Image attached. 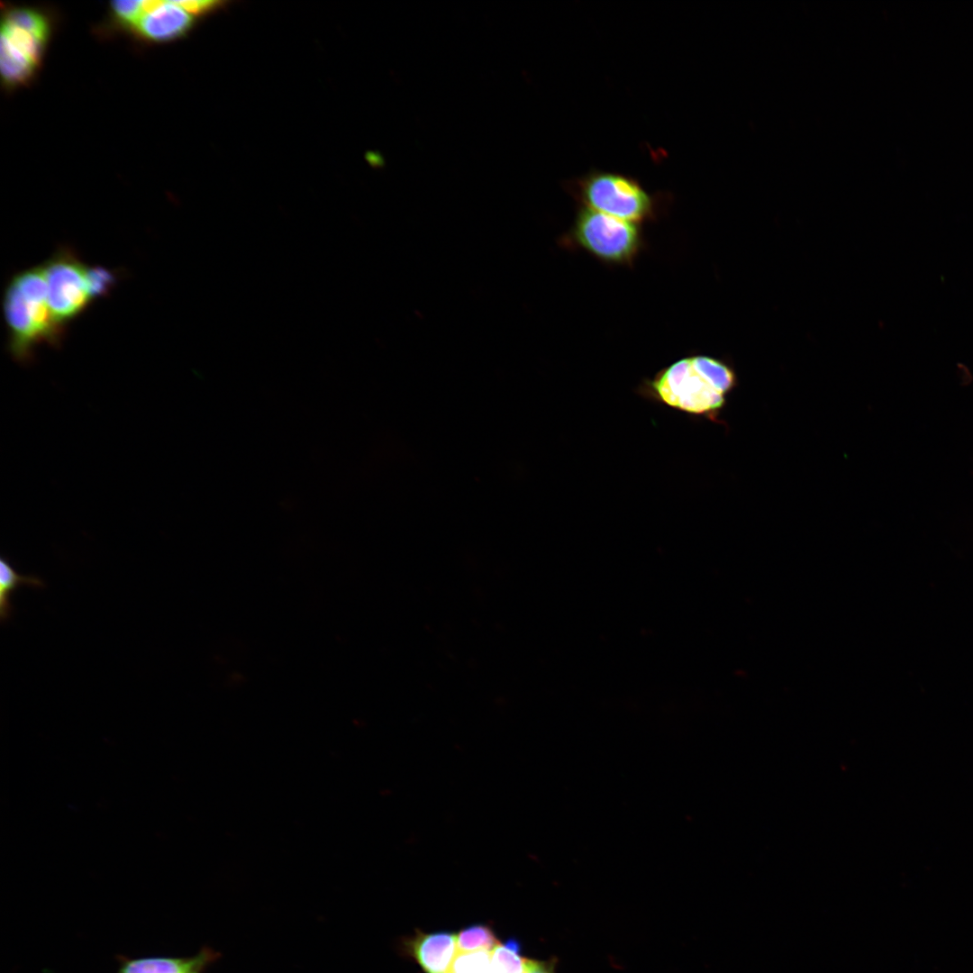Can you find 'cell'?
<instances>
[{"mask_svg": "<svg viewBox=\"0 0 973 973\" xmlns=\"http://www.w3.org/2000/svg\"><path fill=\"white\" fill-rule=\"evenodd\" d=\"M738 379L727 361L706 355L684 357L646 378L635 393L652 403L722 423L720 414Z\"/></svg>", "mask_w": 973, "mask_h": 973, "instance_id": "obj_1", "label": "cell"}, {"mask_svg": "<svg viewBox=\"0 0 973 973\" xmlns=\"http://www.w3.org/2000/svg\"><path fill=\"white\" fill-rule=\"evenodd\" d=\"M3 309L9 333L8 349L14 359L30 361L35 346L59 345L65 327L54 318L48 303L43 265L14 275L4 295Z\"/></svg>", "mask_w": 973, "mask_h": 973, "instance_id": "obj_2", "label": "cell"}, {"mask_svg": "<svg viewBox=\"0 0 973 973\" xmlns=\"http://www.w3.org/2000/svg\"><path fill=\"white\" fill-rule=\"evenodd\" d=\"M569 237L594 257L614 264L632 262L641 247L637 223L586 206L578 211Z\"/></svg>", "mask_w": 973, "mask_h": 973, "instance_id": "obj_3", "label": "cell"}, {"mask_svg": "<svg viewBox=\"0 0 973 973\" xmlns=\"http://www.w3.org/2000/svg\"><path fill=\"white\" fill-rule=\"evenodd\" d=\"M583 206L640 223L654 214L655 201L638 181L610 172H593L577 181Z\"/></svg>", "mask_w": 973, "mask_h": 973, "instance_id": "obj_4", "label": "cell"}, {"mask_svg": "<svg viewBox=\"0 0 973 973\" xmlns=\"http://www.w3.org/2000/svg\"><path fill=\"white\" fill-rule=\"evenodd\" d=\"M48 303L56 321L65 327L93 301L87 286V266L66 248L43 264Z\"/></svg>", "mask_w": 973, "mask_h": 973, "instance_id": "obj_5", "label": "cell"}, {"mask_svg": "<svg viewBox=\"0 0 973 973\" xmlns=\"http://www.w3.org/2000/svg\"><path fill=\"white\" fill-rule=\"evenodd\" d=\"M403 950L424 973H450L458 955L457 934L415 930L413 936L404 941Z\"/></svg>", "mask_w": 973, "mask_h": 973, "instance_id": "obj_6", "label": "cell"}, {"mask_svg": "<svg viewBox=\"0 0 973 973\" xmlns=\"http://www.w3.org/2000/svg\"><path fill=\"white\" fill-rule=\"evenodd\" d=\"M193 23L192 17L174 1L167 2L152 14L143 15L135 25L144 37L163 41L186 33Z\"/></svg>", "mask_w": 973, "mask_h": 973, "instance_id": "obj_7", "label": "cell"}, {"mask_svg": "<svg viewBox=\"0 0 973 973\" xmlns=\"http://www.w3.org/2000/svg\"><path fill=\"white\" fill-rule=\"evenodd\" d=\"M218 954L204 949L187 959L152 958L127 961L120 973H202Z\"/></svg>", "mask_w": 973, "mask_h": 973, "instance_id": "obj_8", "label": "cell"}, {"mask_svg": "<svg viewBox=\"0 0 973 973\" xmlns=\"http://www.w3.org/2000/svg\"><path fill=\"white\" fill-rule=\"evenodd\" d=\"M27 586L34 588H44V580L36 575H23L18 573L5 558L0 559V619L6 623L13 617L14 607L11 597L19 587Z\"/></svg>", "mask_w": 973, "mask_h": 973, "instance_id": "obj_9", "label": "cell"}, {"mask_svg": "<svg viewBox=\"0 0 973 973\" xmlns=\"http://www.w3.org/2000/svg\"><path fill=\"white\" fill-rule=\"evenodd\" d=\"M0 53L2 76L8 84L22 83L32 75L36 65L4 34Z\"/></svg>", "mask_w": 973, "mask_h": 973, "instance_id": "obj_10", "label": "cell"}, {"mask_svg": "<svg viewBox=\"0 0 973 973\" xmlns=\"http://www.w3.org/2000/svg\"><path fill=\"white\" fill-rule=\"evenodd\" d=\"M526 959L521 956L518 942H499L490 952L491 973H526Z\"/></svg>", "mask_w": 973, "mask_h": 973, "instance_id": "obj_11", "label": "cell"}, {"mask_svg": "<svg viewBox=\"0 0 973 973\" xmlns=\"http://www.w3.org/2000/svg\"><path fill=\"white\" fill-rule=\"evenodd\" d=\"M499 943L493 930L486 924H474L457 934L458 953L491 950Z\"/></svg>", "mask_w": 973, "mask_h": 973, "instance_id": "obj_12", "label": "cell"}, {"mask_svg": "<svg viewBox=\"0 0 973 973\" xmlns=\"http://www.w3.org/2000/svg\"><path fill=\"white\" fill-rule=\"evenodd\" d=\"M5 23L25 30L45 42L49 34V26L44 16L31 9H14L4 21Z\"/></svg>", "mask_w": 973, "mask_h": 973, "instance_id": "obj_13", "label": "cell"}, {"mask_svg": "<svg viewBox=\"0 0 973 973\" xmlns=\"http://www.w3.org/2000/svg\"><path fill=\"white\" fill-rule=\"evenodd\" d=\"M2 34L6 36L17 49L27 55L35 65H38L45 42L25 30L5 23L2 25Z\"/></svg>", "mask_w": 973, "mask_h": 973, "instance_id": "obj_14", "label": "cell"}, {"mask_svg": "<svg viewBox=\"0 0 973 973\" xmlns=\"http://www.w3.org/2000/svg\"><path fill=\"white\" fill-rule=\"evenodd\" d=\"M450 973H491L490 952L480 950L458 953Z\"/></svg>", "mask_w": 973, "mask_h": 973, "instance_id": "obj_15", "label": "cell"}, {"mask_svg": "<svg viewBox=\"0 0 973 973\" xmlns=\"http://www.w3.org/2000/svg\"><path fill=\"white\" fill-rule=\"evenodd\" d=\"M87 286L91 298L107 296L114 286L115 274L104 267H87Z\"/></svg>", "mask_w": 973, "mask_h": 973, "instance_id": "obj_16", "label": "cell"}, {"mask_svg": "<svg viewBox=\"0 0 973 973\" xmlns=\"http://www.w3.org/2000/svg\"><path fill=\"white\" fill-rule=\"evenodd\" d=\"M112 8L116 16L124 23L136 25L142 17L141 1L122 0L112 2Z\"/></svg>", "mask_w": 973, "mask_h": 973, "instance_id": "obj_17", "label": "cell"}, {"mask_svg": "<svg viewBox=\"0 0 973 973\" xmlns=\"http://www.w3.org/2000/svg\"><path fill=\"white\" fill-rule=\"evenodd\" d=\"M177 5L182 7L186 12L191 14H199L209 11L215 7L218 2L212 0H195V1H174Z\"/></svg>", "mask_w": 973, "mask_h": 973, "instance_id": "obj_18", "label": "cell"}, {"mask_svg": "<svg viewBox=\"0 0 973 973\" xmlns=\"http://www.w3.org/2000/svg\"><path fill=\"white\" fill-rule=\"evenodd\" d=\"M557 959L537 960L526 959V973H556Z\"/></svg>", "mask_w": 973, "mask_h": 973, "instance_id": "obj_19", "label": "cell"}, {"mask_svg": "<svg viewBox=\"0 0 973 973\" xmlns=\"http://www.w3.org/2000/svg\"><path fill=\"white\" fill-rule=\"evenodd\" d=\"M167 2L160 0H144L141 1V8L142 16L154 13Z\"/></svg>", "mask_w": 973, "mask_h": 973, "instance_id": "obj_20", "label": "cell"}]
</instances>
